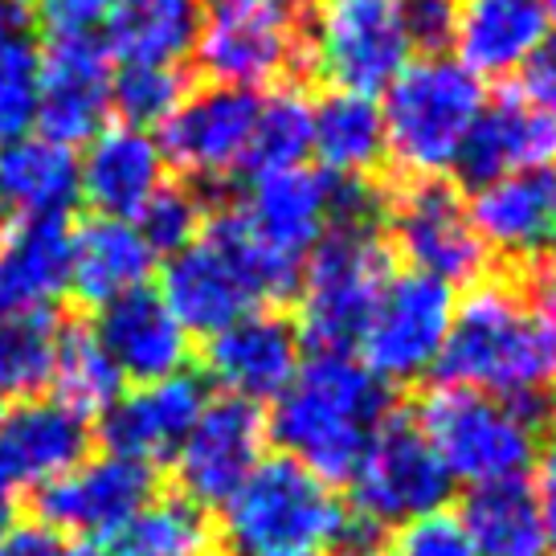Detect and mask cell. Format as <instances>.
<instances>
[{
  "mask_svg": "<svg viewBox=\"0 0 556 556\" xmlns=\"http://www.w3.org/2000/svg\"><path fill=\"white\" fill-rule=\"evenodd\" d=\"M434 372L442 384L516 405L540 426L556 414V331L511 282H475L458 299Z\"/></svg>",
  "mask_w": 556,
  "mask_h": 556,
  "instance_id": "6da1fadb",
  "label": "cell"
},
{
  "mask_svg": "<svg viewBox=\"0 0 556 556\" xmlns=\"http://www.w3.org/2000/svg\"><path fill=\"white\" fill-rule=\"evenodd\" d=\"M389 409L393 389L377 381L352 352H312L295 381L275 397L266 434L282 458L340 486L352 479Z\"/></svg>",
  "mask_w": 556,
  "mask_h": 556,
  "instance_id": "7a4b0ae2",
  "label": "cell"
},
{
  "mask_svg": "<svg viewBox=\"0 0 556 556\" xmlns=\"http://www.w3.org/2000/svg\"><path fill=\"white\" fill-rule=\"evenodd\" d=\"M486 103L483 78L446 53L414 58L381 90L384 160L409 180H442Z\"/></svg>",
  "mask_w": 556,
  "mask_h": 556,
  "instance_id": "3957f363",
  "label": "cell"
},
{
  "mask_svg": "<svg viewBox=\"0 0 556 556\" xmlns=\"http://www.w3.org/2000/svg\"><path fill=\"white\" fill-rule=\"evenodd\" d=\"M352 523V507L336 495V486L315 479L282 454H266L229 504L222 507V536L238 556L245 553H303L340 556Z\"/></svg>",
  "mask_w": 556,
  "mask_h": 556,
  "instance_id": "277c9868",
  "label": "cell"
},
{
  "mask_svg": "<svg viewBox=\"0 0 556 556\" xmlns=\"http://www.w3.org/2000/svg\"><path fill=\"white\" fill-rule=\"evenodd\" d=\"M414 417L442 458L451 483H463L467 491L528 479V470L536 467L540 421L507 401L438 381L421 397Z\"/></svg>",
  "mask_w": 556,
  "mask_h": 556,
  "instance_id": "5b68a950",
  "label": "cell"
},
{
  "mask_svg": "<svg viewBox=\"0 0 556 556\" xmlns=\"http://www.w3.org/2000/svg\"><path fill=\"white\" fill-rule=\"evenodd\" d=\"M315 0H208L201 9L197 62L222 87H275L312 66Z\"/></svg>",
  "mask_w": 556,
  "mask_h": 556,
  "instance_id": "8992f818",
  "label": "cell"
},
{
  "mask_svg": "<svg viewBox=\"0 0 556 556\" xmlns=\"http://www.w3.org/2000/svg\"><path fill=\"white\" fill-rule=\"evenodd\" d=\"M393 250L381 229H331L303 262L299 278V340L312 352H352L368 315L393 278Z\"/></svg>",
  "mask_w": 556,
  "mask_h": 556,
  "instance_id": "52a82bcc",
  "label": "cell"
},
{
  "mask_svg": "<svg viewBox=\"0 0 556 556\" xmlns=\"http://www.w3.org/2000/svg\"><path fill=\"white\" fill-rule=\"evenodd\" d=\"M352 511L377 523L381 532H393L401 523L442 511L454 495V483L430 438L421 434L414 414L389 409L377 426V434L368 438L365 458L352 470Z\"/></svg>",
  "mask_w": 556,
  "mask_h": 556,
  "instance_id": "ba28073f",
  "label": "cell"
},
{
  "mask_svg": "<svg viewBox=\"0 0 556 556\" xmlns=\"http://www.w3.org/2000/svg\"><path fill=\"white\" fill-rule=\"evenodd\" d=\"M458 307V291L417 270H393L352 356L381 384H414L438 368Z\"/></svg>",
  "mask_w": 556,
  "mask_h": 556,
  "instance_id": "9c48e42d",
  "label": "cell"
},
{
  "mask_svg": "<svg viewBox=\"0 0 556 556\" xmlns=\"http://www.w3.org/2000/svg\"><path fill=\"white\" fill-rule=\"evenodd\" d=\"M414 62L401 0H315L312 66L336 90L381 94Z\"/></svg>",
  "mask_w": 556,
  "mask_h": 556,
  "instance_id": "30bf717a",
  "label": "cell"
},
{
  "mask_svg": "<svg viewBox=\"0 0 556 556\" xmlns=\"http://www.w3.org/2000/svg\"><path fill=\"white\" fill-rule=\"evenodd\" d=\"M389 250L409 262V270L430 275L446 287L483 282L491 254L470 226L463 192L446 180H409L384 208Z\"/></svg>",
  "mask_w": 556,
  "mask_h": 556,
  "instance_id": "8fae6325",
  "label": "cell"
},
{
  "mask_svg": "<svg viewBox=\"0 0 556 556\" xmlns=\"http://www.w3.org/2000/svg\"><path fill=\"white\" fill-rule=\"evenodd\" d=\"M156 500V470L119 458L87 454L66 475L34 491V523L58 536H78V544L115 540L143 504Z\"/></svg>",
  "mask_w": 556,
  "mask_h": 556,
  "instance_id": "7c38bea8",
  "label": "cell"
},
{
  "mask_svg": "<svg viewBox=\"0 0 556 556\" xmlns=\"http://www.w3.org/2000/svg\"><path fill=\"white\" fill-rule=\"evenodd\" d=\"M258 90L222 83L189 90L156 139L168 168H176L197 189H217L229 176L242 173L258 119Z\"/></svg>",
  "mask_w": 556,
  "mask_h": 556,
  "instance_id": "4fadbf2b",
  "label": "cell"
},
{
  "mask_svg": "<svg viewBox=\"0 0 556 556\" xmlns=\"http://www.w3.org/2000/svg\"><path fill=\"white\" fill-rule=\"evenodd\" d=\"M266 446H270V434H266L262 405L222 393L201 409L180 451L173 454L180 495L201 507H226L229 495L266 458Z\"/></svg>",
  "mask_w": 556,
  "mask_h": 556,
  "instance_id": "5bb4252c",
  "label": "cell"
},
{
  "mask_svg": "<svg viewBox=\"0 0 556 556\" xmlns=\"http://www.w3.org/2000/svg\"><path fill=\"white\" fill-rule=\"evenodd\" d=\"M111 111V53L99 34H53L41 53L37 136L62 148L90 143Z\"/></svg>",
  "mask_w": 556,
  "mask_h": 556,
  "instance_id": "9a60e30c",
  "label": "cell"
},
{
  "mask_svg": "<svg viewBox=\"0 0 556 556\" xmlns=\"http://www.w3.org/2000/svg\"><path fill=\"white\" fill-rule=\"evenodd\" d=\"M90 417L58 397L17 401L0 414V504H17L21 491L74 470L90 454Z\"/></svg>",
  "mask_w": 556,
  "mask_h": 556,
  "instance_id": "2e32d148",
  "label": "cell"
},
{
  "mask_svg": "<svg viewBox=\"0 0 556 556\" xmlns=\"http://www.w3.org/2000/svg\"><path fill=\"white\" fill-rule=\"evenodd\" d=\"M205 377L226 397L250 401H275L287 384L295 381L303 365V340H299L295 319L258 307L242 315L238 324L205 340Z\"/></svg>",
  "mask_w": 556,
  "mask_h": 556,
  "instance_id": "e0dca14e",
  "label": "cell"
},
{
  "mask_svg": "<svg viewBox=\"0 0 556 556\" xmlns=\"http://www.w3.org/2000/svg\"><path fill=\"white\" fill-rule=\"evenodd\" d=\"M205 405L208 389L197 372L136 384L131 393H119L115 405L99 417V442L106 454L156 470L160 463H173V454L180 451Z\"/></svg>",
  "mask_w": 556,
  "mask_h": 556,
  "instance_id": "ac0fdd59",
  "label": "cell"
},
{
  "mask_svg": "<svg viewBox=\"0 0 556 556\" xmlns=\"http://www.w3.org/2000/svg\"><path fill=\"white\" fill-rule=\"evenodd\" d=\"M331 185L336 176L312 164L278 168L250 176V189L233 208L270 254L303 266L307 254L331 233Z\"/></svg>",
  "mask_w": 556,
  "mask_h": 556,
  "instance_id": "d6986e66",
  "label": "cell"
},
{
  "mask_svg": "<svg viewBox=\"0 0 556 556\" xmlns=\"http://www.w3.org/2000/svg\"><path fill=\"white\" fill-rule=\"evenodd\" d=\"M160 299L180 319V328L189 336H205V340L262 307L254 287L245 282L238 258L208 229L192 245H185L180 254L164 258Z\"/></svg>",
  "mask_w": 556,
  "mask_h": 556,
  "instance_id": "ffe728a7",
  "label": "cell"
},
{
  "mask_svg": "<svg viewBox=\"0 0 556 556\" xmlns=\"http://www.w3.org/2000/svg\"><path fill=\"white\" fill-rule=\"evenodd\" d=\"M90 331L123 381L148 384L189 372V331L180 328V319L152 287H136L111 299L106 307H99Z\"/></svg>",
  "mask_w": 556,
  "mask_h": 556,
  "instance_id": "44dd1931",
  "label": "cell"
},
{
  "mask_svg": "<svg viewBox=\"0 0 556 556\" xmlns=\"http://www.w3.org/2000/svg\"><path fill=\"white\" fill-rule=\"evenodd\" d=\"M467 208L486 254L528 266L544 254H556V168L475 185Z\"/></svg>",
  "mask_w": 556,
  "mask_h": 556,
  "instance_id": "7402d4cb",
  "label": "cell"
},
{
  "mask_svg": "<svg viewBox=\"0 0 556 556\" xmlns=\"http://www.w3.org/2000/svg\"><path fill=\"white\" fill-rule=\"evenodd\" d=\"M556 168V119L520 99L516 90H500L486 99L458 152L454 173L463 185H486L511 173H544Z\"/></svg>",
  "mask_w": 556,
  "mask_h": 556,
  "instance_id": "603a6c76",
  "label": "cell"
},
{
  "mask_svg": "<svg viewBox=\"0 0 556 556\" xmlns=\"http://www.w3.org/2000/svg\"><path fill=\"white\" fill-rule=\"evenodd\" d=\"M168 185V160L152 131L136 127H103L78 160V197L94 208V217L136 222L143 205Z\"/></svg>",
  "mask_w": 556,
  "mask_h": 556,
  "instance_id": "cb8c5ba5",
  "label": "cell"
},
{
  "mask_svg": "<svg viewBox=\"0 0 556 556\" xmlns=\"http://www.w3.org/2000/svg\"><path fill=\"white\" fill-rule=\"evenodd\" d=\"M553 34L540 0H454V62L475 78H507Z\"/></svg>",
  "mask_w": 556,
  "mask_h": 556,
  "instance_id": "d4e9b609",
  "label": "cell"
},
{
  "mask_svg": "<svg viewBox=\"0 0 556 556\" xmlns=\"http://www.w3.org/2000/svg\"><path fill=\"white\" fill-rule=\"evenodd\" d=\"M156 266L152 245L143 242L136 222L90 217L70 229V282L66 291L87 307H106L148 282Z\"/></svg>",
  "mask_w": 556,
  "mask_h": 556,
  "instance_id": "484cf974",
  "label": "cell"
},
{
  "mask_svg": "<svg viewBox=\"0 0 556 556\" xmlns=\"http://www.w3.org/2000/svg\"><path fill=\"white\" fill-rule=\"evenodd\" d=\"M70 282L66 217H17L0 238V303L4 312L53 307Z\"/></svg>",
  "mask_w": 556,
  "mask_h": 556,
  "instance_id": "4316f807",
  "label": "cell"
},
{
  "mask_svg": "<svg viewBox=\"0 0 556 556\" xmlns=\"http://www.w3.org/2000/svg\"><path fill=\"white\" fill-rule=\"evenodd\" d=\"M201 0H119L103 21V46L119 66H180L197 50Z\"/></svg>",
  "mask_w": 556,
  "mask_h": 556,
  "instance_id": "83f0119b",
  "label": "cell"
},
{
  "mask_svg": "<svg viewBox=\"0 0 556 556\" xmlns=\"http://www.w3.org/2000/svg\"><path fill=\"white\" fill-rule=\"evenodd\" d=\"M78 156L46 136L0 148V208L9 217H66L78 205Z\"/></svg>",
  "mask_w": 556,
  "mask_h": 556,
  "instance_id": "f1b7e54d",
  "label": "cell"
},
{
  "mask_svg": "<svg viewBox=\"0 0 556 556\" xmlns=\"http://www.w3.org/2000/svg\"><path fill=\"white\" fill-rule=\"evenodd\" d=\"M312 156L328 176L368 180L384 164L381 99L331 87L312 103Z\"/></svg>",
  "mask_w": 556,
  "mask_h": 556,
  "instance_id": "f546056e",
  "label": "cell"
},
{
  "mask_svg": "<svg viewBox=\"0 0 556 556\" xmlns=\"http://www.w3.org/2000/svg\"><path fill=\"white\" fill-rule=\"evenodd\" d=\"M458 520L479 556H548L532 479L470 486Z\"/></svg>",
  "mask_w": 556,
  "mask_h": 556,
  "instance_id": "4dcf8cb0",
  "label": "cell"
},
{
  "mask_svg": "<svg viewBox=\"0 0 556 556\" xmlns=\"http://www.w3.org/2000/svg\"><path fill=\"white\" fill-rule=\"evenodd\" d=\"M217 544H222V532L208 507L173 491L139 507L127 528L111 540L106 556H217Z\"/></svg>",
  "mask_w": 556,
  "mask_h": 556,
  "instance_id": "1f68e13d",
  "label": "cell"
},
{
  "mask_svg": "<svg viewBox=\"0 0 556 556\" xmlns=\"http://www.w3.org/2000/svg\"><path fill=\"white\" fill-rule=\"evenodd\" d=\"M58 336H62L58 307H34L0 319V401H34L50 389Z\"/></svg>",
  "mask_w": 556,
  "mask_h": 556,
  "instance_id": "d6a6232c",
  "label": "cell"
},
{
  "mask_svg": "<svg viewBox=\"0 0 556 556\" xmlns=\"http://www.w3.org/2000/svg\"><path fill=\"white\" fill-rule=\"evenodd\" d=\"M50 384L58 389V401L83 417H103L123 393V377L106 361L103 344L78 319H62Z\"/></svg>",
  "mask_w": 556,
  "mask_h": 556,
  "instance_id": "836d02e7",
  "label": "cell"
},
{
  "mask_svg": "<svg viewBox=\"0 0 556 556\" xmlns=\"http://www.w3.org/2000/svg\"><path fill=\"white\" fill-rule=\"evenodd\" d=\"M312 160V99L299 87H275L258 99L254 139L245 152V176L299 168Z\"/></svg>",
  "mask_w": 556,
  "mask_h": 556,
  "instance_id": "e575fe53",
  "label": "cell"
},
{
  "mask_svg": "<svg viewBox=\"0 0 556 556\" xmlns=\"http://www.w3.org/2000/svg\"><path fill=\"white\" fill-rule=\"evenodd\" d=\"M189 78L180 66H111V111L123 127L152 131L185 103Z\"/></svg>",
  "mask_w": 556,
  "mask_h": 556,
  "instance_id": "d590c367",
  "label": "cell"
},
{
  "mask_svg": "<svg viewBox=\"0 0 556 556\" xmlns=\"http://www.w3.org/2000/svg\"><path fill=\"white\" fill-rule=\"evenodd\" d=\"M208 222V197L205 189H197L189 180L180 185H164V189L143 205V213L136 217V229L143 233V242L152 245L156 258H173L185 245H192L205 233Z\"/></svg>",
  "mask_w": 556,
  "mask_h": 556,
  "instance_id": "8d00e7d4",
  "label": "cell"
},
{
  "mask_svg": "<svg viewBox=\"0 0 556 556\" xmlns=\"http://www.w3.org/2000/svg\"><path fill=\"white\" fill-rule=\"evenodd\" d=\"M41 103V53L34 41H17L0 53V148L34 136Z\"/></svg>",
  "mask_w": 556,
  "mask_h": 556,
  "instance_id": "74e56055",
  "label": "cell"
},
{
  "mask_svg": "<svg viewBox=\"0 0 556 556\" xmlns=\"http://www.w3.org/2000/svg\"><path fill=\"white\" fill-rule=\"evenodd\" d=\"M384 556H479L470 544L458 511H430L417 520L393 528L381 544Z\"/></svg>",
  "mask_w": 556,
  "mask_h": 556,
  "instance_id": "f35d334b",
  "label": "cell"
},
{
  "mask_svg": "<svg viewBox=\"0 0 556 556\" xmlns=\"http://www.w3.org/2000/svg\"><path fill=\"white\" fill-rule=\"evenodd\" d=\"M405 34L417 58H434L454 37V0H401Z\"/></svg>",
  "mask_w": 556,
  "mask_h": 556,
  "instance_id": "ab89813d",
  "label": "cell"
},
{
  "mask_svg": "<svg viewBox=\"0 0 556 556\" xmlns=\"http://www.w3.org/2000/svg\"><path fill=\"white\" fill-rule=\"evenodd\" d=\"M516 94L556 119V34L544 37L536 46V53L520 66V87H516Z\"/></svg>",
  "mask_w": 556,
  "mask_h": 556,
  "instance_id": "60d3db41",
  "label": "cell"
},
{
  "mask_svg": "<svg viewBox=\"0 0 556 556\" xmlns=\"http://www.w3.org/2000/svg\"><path fill=\"white\" fill-rule=\"evenodd\" d=\"M119 0H34L50 34H94Z\"/></svg>",
  "mask_w": 556,
  "mask_h": 556,
  "instance_id": "b9f144b4",
  "label": "cell"
},
{
  "mask_svg": "<svg viewBox=\"0 0 556 556\" xmlns=\"http://www.w3.org/2000/svg\"><path fill=\"white\" fill-rule=\"evenodd\" d=\"M532 470H536L532 491H536L540 520H544V536H548V556H556V414H553V434L536 451V467Z\"/></svg>",
  "mask_w": 556,
  "mask_h": 556,
  "instance_id": "7bdbcfd3",
  "label": "cell"
},
{
  "mask_svg": "<svg viewBox=\"0 0 556 556\" xmlns=\"http://www.w3.org/2000/svg\"><path fill=\"white\" fill-rule=\"evenodd\" d=\"M70 540L41 528V523H13L0 536V556H66Z\"/></svg>",
  "mask_w": 556,
  "mask_h": 556,
  "instance_id": "ee69618b",
  "label": "cell"
},
{
  "mask_svg": "<svg viewBox=\"0 0 556 556\" xmlns=\"http://www.w3.org/2000/svg\"><path fill=\"white\" fill-rule=\"evenodd\" d=\"M523 299L556 331V254H544V258H536L528 266V275H523Z\"/></svg>",
  "mask_w": 556,
  "mask_h": 556,
  "instance_id": "f6af8a7d",
  "label": "cell"
},
{
  "mask_svg": "<svg viewBox=\"0 0 556 556\" xmlns=\"http://www.w3.org/2000/svg\"><path fill=\"white\" fill-rule=\"evenodd\" d=\"M34 21V4H25V0H0V53L9 50V46H17L25 41V25Z\"/></svg>",
  "mask_w": 556,
  "mask_h": 556,
  "instance_id": "bcb514c9",
  "label": "cell"
},
{
  "mask_svg": "<svg viewBox=\"0 0 556 556\" xmlns=\"http://www.w3.org/2000/svg\"><path fill=\"white\" fill-rule=\"evenodd\" d=\"M66 556H106V553H99V548H94V544H74V540H70Z\"/></svg>",
  "mask_w": 556,
  "mask_h": 556,
  "instance_id": "7dc6e473",
  "label": "cell"
},
{
  "mask_svg": "<svg viewBox=\"0 0 556 556\" xmlns=\"http://www.w3.org/2000/svg\"><path fill=\"white\" fill-rule=\"evenodd\" d=\"M245 556H324V553H303V548H282V553H245Z\"/></svg>",
  "mask_w": 556,
  "mask_h": 556,
  "instance_id": "c3c4849f",
  "label": "cell"
},
{
  "mask_svg": "<svg viewBox=\"0 0 556 556\" xmlns=\"http://www.w3.org/2000/svg\"><path fill=\"white\" fill-rule=\"evenodd\" d=\"M544 4V13H548V25H556V0H540Z\"/></svg>",
  "mask_w": 556,
  "mask_h": 556,
  "instance_id": "681fc988",
  "label": "cell"
},
{
  "mask_svg": "<svg viewBox=\"0 0 556 556\" xmlns=\"http://www.w3.org/2000/svg\"><path fill=\"white\" fill-rule=\"evenodd\" d=\"M4 315H9V312H4V303H0V319H4Z\"/></svg>",
  "mask_w": 556,
  "mask_h": 556,
  "instance_id": "f907efd6",
  "label": "cell"
},
{
  "mask_svg": "<svg viewBox=\"0 0 556 556\" xmlns=\"http://www.w3.org/2000/svg\"><path fill=\"white\" fill-rule=\"evenodd\" d=\"M25 4H34V0H25Z\"/></svg>",
  "mask_w": 556,
  "mask_h": 556,
  "instance_id": "816d5d0a",
  "label": "cell"
}]
</instances>
